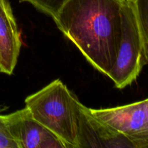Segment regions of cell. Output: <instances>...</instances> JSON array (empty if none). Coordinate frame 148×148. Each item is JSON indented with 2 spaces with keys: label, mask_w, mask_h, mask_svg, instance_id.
Instances as JSON below:
<instances>
[{
  "label": "cell",
  "mask_w": 148,
  "mask_h": 148,
  "mask_svg": "<svg viewBox=\"0 0 148 148\" xmlns=\"http://www.w3.org/2000/svg\"><path fill=\"white\" fill-rule=\"evenodd\" d=\"M69 0H19L20 2H27L38 10L54 18L63 6Z\"/></svg>",
  "instance_id": "9c48e42d"
},
{
  "label": "cell",
  "mask_w": 148,
  "mask_h": 148,
  "mask_svg": "<svg viewBox=\"0 0 148 148\" xmlns=\"http://www.w3.org/2000/svg\"><path fill=\"white\" fill-rule=\"evenodd\" d=\"M5 109L6 107L0 108V148H18L9 130L5 114H1Z\"/></svg>",
  "instance_id": "30bf717a"
},
{
  "label": "cell",
  "mask_w": 148,
  "mask_h": 148,
  "mask_svg": "<svg viewBox=\"0 0 148 148\" xmlns=\"http://www.w3.org/2000/svg\"><path fill=\"white\" fill-rule=\"evenodd\" d=\"M76 98L62 81L57 79L27 96L25 103L33 118L56 134L66 148H77Z\"/></svg>",
  "instance_id": "7a4b0ae2"
},
{
  "label": "cell",
  "mask_w": 148,
  "mask_h": 148,
  "mask_svg": "<svg viewBox=\"0 0 148 148\" xmlns=\"http://www.w3.org/2000/svg\"><path fill=\"white\" fill-rule=\"evenodd\" d=\"M145 64L134 3L126 0L121 10V39L116 60L108 77L116 88L123 89L137 79Z\"/></svg>",
  "instance_id": "3957f363"
},
{
  "label": "cell",
  "mask_w": 148,
  "mask_h": 148,
  "mask_svg": "<svg viewBox=\"0 0 148 148\" xmlns=\"http://www.w3.org/2000/svg\"><path fill=\"white\" fill-rule=\"evenodd\" d=\"M22 47L20 33L11 6L0 0V72L11 75L17 65Z\"/></svg>",
  "instance_id": "8992f818"
},
{
  "label": "cell",
  "mask_w": 148,
  "mask_h": 148,
  "mask_svg": "<svg viewBox=\"0 0 148 148\" xmlns=\"http://www.w3.org/2000/svg\"><path fill=\"white\" fill-rule=\"evenodd\" d=\"M75 115L77 148H134L127 136L96 118L77 98L75 100Z\"/></svg>",
  "instance_id": "277c9868"
},
{
  "label": "cell",
  "mask_w": 148,
  "mask_h": 148,
  "mask_svg": "<svg viewBox=\"0 0 148 148\" xmlns=\"http://www.w3.org/2000/svg\"><path fill=\"white\" fill-rule=\"evenodd\" d=\"M5 116L18 148H66L56 134L33 118L27 107Z\"/></svg>",
  "instance_id": "5b68a950"
},
{
  "label": "cell",
  "mask_w": 148,
  "mask_h": 148,
  "mask_svg": "<svg viewBox=\"0 0 148 148\" xmlns=\"http://www.w3.org/2000/svg\"><path fill=\"white\" fill-rule=\"evenodd\" d=\"M90 111L98 119L127 137L140 131L148 123L145 100L114 108H90Z\"/></svg>",
  "instance_id": "52a82bcc"
},
{
  "label": "cell",
  "mask_w": 148,
  "mask_h": 148,
  "mask_svg": "<svg viewBox=\"0 0 148 148\" xmlns=\"http://www.w3.org/2000/svg\"><path fill=\"white\" fill-rule=\"evenodd\" d=\"M134 148H148V123L142 130L129 136Z\"/></svg>",
  "instance_id": "8fae6325"
},
{
  "label": "cell",
  "mask_w": 148,
  "mask_h": 148,
  "mask_svg": "<svg viewBox=\"0 0 148 148\" xmlns=\"http://www.w3.org/2000/svg\"><path fill=\"white\" fill-rule=\"evenodd\" d=\"M133 3L143 39L145 59L148 64V0H134Z\"/></svg>",
  "instance_id": "ba28073f"
},
{
  "label": "cell",
  "mask_w": 148,
  "mask_h": 148,
  "mask_svg": "<svg viewBox=\"0 0 148 148\" xmlns=\"http://www.w3.org/2000/svg\"><path fill=\"white\" fill-rule=\"evenodd\" d=\"M145 114L148 121V98L145 100Z\"/></svg>",
  "instance_id": "7c38bea8"
},
{
  "label": "cell",
  "mask_w": 148,
  "mask_h": 148,
  "mask_svg": "<svg viewBox=\"0 0 148 148\" xmlns=\"http://www.w3.org/2000/svg\"><path fill=\"white\" fill-rule=\"evenodd\" d=\"M128 1H132V2H133V1H134V0H128Z\"/></svg>",
  "instance_id": "4fadbf2b"
},
{
  "label": "cell",
  "mask_w": 148,
  "mask_h": 148,
  "mask_svg": "<svg viewBox=\"0 0 148 148\" xmlns=\"http://www.w3.org/2000/svg\"><path fill=\"white\" fill-rule=\"evenodd\" d=\"M126 0H69L53 19L88 62L108 76L116 60Z\"/></svg>",
  "instance_id": "6da1fadb"
}]
</instances>
